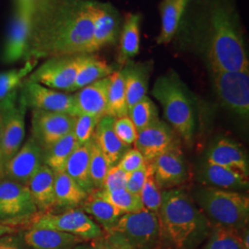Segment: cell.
I'll use <instances>...</instances> for the list:
<instances>
[{
	"instance_id": "1",
	"label": "cell",
	"mask_w": 249,
	"mask_h": 249,
	"mask_svg": "<svg viewBox=\"0 0 249 249\" xmlns=\"http://www.w3.org/2000/svg\"><path fill=\"white\" fill-rule=\"evenodd\" d=\"M88 0H36L25 61L92 53Z\"/></svg>"
},
{
	"instance_id": "2",
	"label": "cell",
	"mask_w": 249,
	"mask_h": 249,
	"mask_svg": "<svg viewBox=\"0 0 249 249\" xmlns=\"http://www.w3.org/2000/svg\"><path fill=\"white\" fill-rule=\"evenodd\" d=\"M203 52L211 72L249 70L238 15L226 1H215L209 10Z\"/></svg>"
},
{
	"instance_id": "3",
	"label": "cell",
	"mask_w": 249,
	"mask_h": 249,
	"mask_svg": "<svg viewBox=\"0 0 249 249\" xmlns=\"http://www.w3.org/2000/svg\"><path fill=\"white\" fill-rule=\"evenodd\" d=\"M161 247L167 249H197L207 240L212 223L182 188L162 191L157 213Z\"/></svg>"
},
{
	"instance_id": "4",
	"label": "cell",
	"mask_w": 249,
	"mask_h": 249,
	"mask_svg": "<svg viewBox=\"0 0 249 249\" xmlns=\"http://www.w3.org/2000/svg\"><path fill=\"white\" fill-rule=\"evenodd\" d=\"M151 95L160 103L166 123L185 142H193L196 114L193 101L178 73L170 71L154 82Z\"/></svg>"
},
{
	"instance_id": "5",
	"label": "cell",
	"mask_w": 249,
	"mask_h": 249,
	"mask_svg": "<svg viewBox=\"0 0 249 249\" xmlns=\"http://www.w3.org/2000/svg\"><path fill=\"white\" fill-rule=\"evenodd\" d=\"M212 225L241 231L248 227L249 197L238 191L217 187H197L191 196Z\"/></svg>"
},
{
	"instance_id": "6",
	"label": "cell",
	"mask_w": 249,
	"mask_h": 249,
	"mask_svg": "<svg viewBox=\"0 0 249 249\" xmlns=\"http://www.w3.org/2000/svg\"><path fill=\"white\" fill-rule=\"evenodd\" d=\"M132 249H160V223L157 214L142 210L123 214L112 229Z\"/></svg>"
},
{
	"instance_id": "7",
	"label": "cell",
	"mask_w": 249,
	"mask_h": 249,
	"mask_svg": "<svg viewBox=\"0 0 249 249\" xmlns=\"http://www.w3.org/2000/svg\"><path fill=\"white\" fill-rule=\"evenodd\" d=\"M30 228H43L67 232L84 241L100 238L105 231L81 209L67 210L62 213L36 214L30 222Z\"/></svg>"
},
{
	"instance_id": "8",
	"label": "cell",
	"mask_w": 249,
	"mask_h": 249,
	"mask_svg": "<svg viewBox=\"0 0 249 249\" xmlns=\"http://www.w3.org/2000/svg\"><path fill=\"white\" fill-rule=\"evenodd\" d=\"M214 90L223 107L244 121L249 118V70L211 72Z\"/></svg>"
},
{
	"instance_id": "9",
	"label": "cell",
	"mask_w": 249,
	"mask_h": 249,
	"mask_svg": "<svg viewBox=\"0 0 249 249\" xmlns=\"http://www.w3.org/2000/svg\"><path fill=\"white\" fill-rule=\"evenodd\" d=\"M79 58L80 54L49 57L35 71L32 72L27 80L37 82L50 89L68 92L73 91Z\"/></svg>"
},
{
	"instance_id": "10",
	"label": "cell",
	"mask_w": 249,
	"mask_h": 249,
	"mask_svg": "<svg viewBox=\"0 0 249 249\" xmlns=\"http://www.w3.org/2000/svg\"><path fill=\"white\" fill-rule=\"evenodd\" d=\"M27 108L26 104L20 94H18L17 100L0 107V115L3 120L1 142L2 170L20 149L25 134Z\"/></svg>"
},
{
	"instance_id": "11",
	"label": "cell",
	"mask_w": 249,
	"mask_h": 249,
	"mask_svg": "<svg viewBox=\"0 0 249 249\" xmlns=\"http://www.w3.org/2000/svg\"><path fill=\"white\" fill-rule=\"evenodd\" d=\"M38 213L27 186L9 179L0 181V220L30 221Z\"/></svg>"
},
{
	"instance_id": "12",
	"label": "cell",
	"mask_w": 249,
	"mask_h": 249,
	"mask_svg": "<svg viewBox=\"0 0 249 249\" xmlns=\"http://www.w3.org/2000/svg\"><path fill=\"white\" fill-rule=\"evenodd\" d=\"M19 94L24 100L27 107L33 110L56 112L77 116L73 95L56 89L47 88L37 82L24 80Z\"/></svg>"
},
{
	"instance_id": "13",
	"label": "cell",
	"mask_w": 249,
	"mask_h": 249,
	"mask_svg": "<svg viewBox=\"0 0 249 249\" xmlns=\"http://www.w3.org/2000/svg\"><path fill=\"white\" fill-rule=\"evenodd\" d=\"M76 116L34 109L32 113V137L43 151L73 131Z\"/></svg>"
},
{
	"instance_id": "14",
	"label": "cell",
	"mask_w": 249,
	"mask_h": 249,
	"mask_svg": "<svg viewBox=\"0 0 249 249\" xmlns=\"http://www.w3.org/2000/svg\"><path fill=\"white\" fill-rule=\"evenodd\" d=\"M33 4L15 2V9L4 46L3 59L7 63L24 58L31 34Z\"/></svg>"
},
{
	"instance_id": "15",
	"label": "cell",
	"mask_w": 249,
	"mask_h": 249,
	"mask_svg": "<svg viewBox=\"0 0 249 249\" xmlns=\"http://www.w3.org/2000/svg\"><path fill=\"white\" fill-rule=\"evenodd\" d=\"M135 148L142 154L147 163L160 154L180 147L178 134L164 121L158 119L153 124L138 132Z\"/></svg>"
},
{
	"instance_id": "16",
	"label": "cell",
	"mask_w": 249,
	"mask_h": 249,
	"mask_svg": "<svg viewBox=\"0 0 249 249\" xmlns=\"http://www.w3.org/2000/svg\"><path fill=\"white\" fill-rule=\"evenodd\" d=\"M152 176L161 189L177 188L188 178V167L180 147L166 151L149 162Z\"/></svg>"
},
{
	"instance_id": "17",
	"label": "cell",
	"mask_w": 249,
	"mask_h": 249,
	"mask_svg": "<svg viewBox=\"0 0 249 249\" xmlns=\"http://www.w3.org/2000/svg\"><path fill=\"white\" fill-rule=\"evenodd\" d=\"M43 164L44 151L31 137L5 165L3 176L7 179L27 186L30 179Z\"/></svg>"
},
{
	"instance_id": "18",
	"label": "cell",
	"mask_w": 249,
	"mask_h": 249,
	"mask_svg": "<svg viewBox=\"0 0 249 249\" xmlns=\"http://www.w3.org/2000/svg\"><path fill=\"white\" fill-rule=\"evenodd\" d=\"M92 21V52L116 44L119 36V18L110 5L95 1L87 3Z\"/></svg>"
},
{
	"instance_id": "19",
	"label": "cell",
	"mask_w": 249,
	"mask_h": 249,
	"mask_svg": "<svg viewBox=\"0 0 249 249\" xmlns=\"http://www.w3.org/2000/svg\"><path fill=\"white\" fill-rule=\"evenodd\" d=\"M205 160L249 176V157L240 145L229 138H220L208 149Z\"/></svg>"
},
{
	"instance_id": "20",
	"label": "cell",
	"mask_w": 249,
	"mask_h": 249,
	"mask_svg": "<svg viewBox=\"0 0 249 249\" xmlns=\"http://www.w3.org/2000/svg\"><path fill=\"white\" fill-rule=\"evenodd\" d=\"M110 76L85 86L73 95L77 116H107Z\"/></svg>"
},
{
	"instance_id": "21",
	"label": "cell",
	"mask_w": 249,
	"mask_h": 249,
	"mask_svg": "<svg viewBox=\"0 0 249 249\" xmlns=\"http://www.w3.org/2000/svg\"><path fill=\"white\" fill-rule=\"evenodd\" d=\"M198 180L207 187L225 190L244 191L249 188V178L235 170L229 169L203 160L197 170Z\"/></svg>"
},
{
	"instance_id": "22",
	"label": "cell",
	"mask_w": 249,
	"mask_h": 249,
	"mask_svg": "<svg viewBox=\"0 0 249 249\" xmlns=\"http://www.w3.org/2000/svg\"><path fill=\"white\" fill-rule=\"evenodd\" d=\"M151 70L150 63H134L131 60L125 63V66L121 69L124 75L128 110L147 96Z\"/></svg>"
},
{
	"instance_id": "23",
	"label": "cell",
	"mask_w": 249,
	"mask_h": 249,
	"mask_svg": "<svg viewBox=\"0 0 249 249\" xmlns=\"http://www.w3.org/2000/svg\"><path fill=\"white\" fill-rule=\"evenodd\" d=\"M22 233L30 249H73L85 242L75 235L51 229L29 228Z\"/></svg>"
},
{
	"instance_id": "24",
	"label": "cell",
	"mask_w": 249,
	"mask_h": 249,
	"mask_svg": "<svg viewBox=\"0 0 249 249\" xmlns=\"http://www.w3.org/2000/svg\"><path fill=\"white\" fill-rule=\"evenodd\" d=\"M27 187L35 200L38 213H50L54 208V173L45 164H43Z\"/></svg>"
},
{
	"instance_id": "25",
	"label": "cell",
	"mask_w": 249,
	"mask_h": 249,
	"mask_svg": "<svg viewBox=\"0 0 249 249\" xmlns=\"http://www.w3.org/2000/svg\"><path fill=\"white\" fill-rule=\"evenodd\" d=\"M114 117L104 116L99 120L93 137L100 149L105 153L111 166H115L124 155V152L130 149L122 142L114 131Z\"/></svg>"
},
{
	"instance_id": "26",
	"label": "cell",
	"mask_w": 249,
	"mask_h": 249,
	"mask_svg": "<svg viewBox=\"0 0 249 249\" xmlns=\"http://www.w3.org/2000/svg\"><path fill=\"white\" fill-rule=\"evenodd\" d=\"M115 72L114 67L92 53L80 54L78 71L73 91L79 90L97 80L105 79Z\"/></svg>"
},
{
	"instance_id": "27",
	"label": "cell",
	"mask_w": 249,
	"mask_h": 249,
	"mask_svg": "<svg viewBox=\"0 0 249 249\" xmlns=\"http://www.w3.org/2000/svg\"><path fill=\"white\" fill-rule=\"evenodd\" d=\"M81 187L65 172L54 173V207L75 209L88 197Z\"/></svg>"
},
{
	"instance_id": "28",
	"label": "cell",
	"mask_w": 249,
	"mask_h": 249,
	"mask_svg": "<svg viewBox=\"0 0 249 249\" xmlns=\"http://www.w3.org/2000/svg\"><path fill=\"white\" fill-rule=\"evenodd\" d=\"M64 172L87 194L89 195L95 190L89 174V142L79 145L74 150L66 163Z\"/></svg>"
},
{
	"instance_id": "29",
	"label": "cell",
	"mask_w": 249,
	"mask_h": 249,
	"mask_svg": "<svg viewBox=\"0 0 249 249\" xmlns=\"http://www.w3.org/2000/svg\"><path fill=\"white\" fill-rule=\"evenodd\" d=\"M80 206L82 207L81 210L89 215L95 223H98L99 226L106 232L112 231L117 221L124 214L115 206L92 193Z\"/></svg>"
},
{
	"instance_id": "30",
	"label": "cell",
	"mask_w": 249,
	"mask_h": 249,
	"mask_svg": "<svg viewBox=\"0 0 249 249\" xmlns=\"http://www.w3.org/2000/svg\"><path fill=\"white\" fill-rule=\"evenodd\" d=\"M141 20L140 14L129 13L125 16L124 25L120 34V48L118 61L125 64L140 52L141 43Z\"/></svg>"
},
{
	"instance_id": "31",
	"label": "cell",
	"mask_w": 249,
	"mask_h": 249,
	"mask_svg": "<svg viewBox=\"0 0 249 249\" xmlns=\"http://www.w3.org/2000/svg\"><path fill=\"white\" fill-rule=\"evenodd\" d=\"M189 0H163L160 6L161 26L157 43L167 44L177 34Z\"/></svg>"
},
{
	"instance_id": "32",
	"label": "cell",
	"mask_w": 249,
	"mask_h": 249,
	"mask_svg": "<svg viewBox=\"0 0 249 249\" xmlns=\"http://www.w3.org/2000/svg\"><path fill=\"white\" fill-rule=\"evenodd\" d=\"M36 61H25L22 68L0 73V107L17 100L23 79L32 73Z\"/></svg>"
},
{
	"instance_id": "33",
	"label": "cell",
	"mask_w": 249,
	"mask_h": 249,
	"mask_svg": "<svg viewBox=\"0 0 249 249\" xmlns=\"http://www.w3.org/2000/svg\"><path fill=\"white\" fill-rule=\"evenodd\" d=\"M79 146L73 131L53 143L44 151V164L53 173L65 171L66 163L72 152Z\"/></svg>"
},
{
	"instance_id": "34",
	"label": "cell",
	"mask_w": 249,
	"mask_h": 249,
	"mask_svg": "<svg viewBox=\"0 0 249 249\" xmlns=\"http://www.w3.org/2000/svg\"><path fill=\"white\" fill-rule=\"evenodd\" d=\"M127 114L128 109L126 105L124 75L120 70L110 76L107 115L114 118H119L127 116Z\"/></svg>"
},
{
	"instance_id": "35",
	"label": "cell",
	"mask_w": 249,
	"mask_h": 249,
	"mask_svg": "<svg viewBox=\"0 0 249 249\" xmlns=\"http://www.w3.org/2000/svg\"><path fill=\"white\" fill-rule=\"evenodd\" d=\"M92 194L115 206L116 209L124 214L139 213L144 210L140 195L133 194L127 191L125 188L111 191L100 189L94 190Z\"/></svg>"
},
{
	"instance_id": "36",
	"label": "cell",
	"mask_w": 249,
	"mask_h": 249,
	"mask_svg": "<svg viewBox=\"0 0 249 249\" xmlns=\"http://www.w3.org/2000/svg\"><path fill=\"white\" fill-rule=\"evenodd\" d=\"M203 249H245L241 241L240 231L213 225Z\"/></svg>"
},
{
	"instance_id": "37",
	"label": "cell",
	"mask_w": 249,
	"mask_h": 249,
	"mask_svg": "<svg viewBox=\"0 0 249 249\" xmlns=\"http://www.w3.org/2000/svg\"><path fill=\"white\" fill-rule=\"evenodd\" d=\"M112 168L105 153L100 149L94 137L89 141V174L95 190L103 188L105 178Z\"/></svg>"
},
{
	"instance_id": "38",
	"label": "cell",
	"mask_w": 249,
	"mask_h": 249,
	"mask_svg": "<svg viewBox=\"0 0 249 249\" xmlns=\"http://www.w3.org/2000/svg\"><path fill=\"white\" fill-rule=\"evenodd\" d=\"M127 116L135 124L138 132L159 119L158 109L149 96H145L128 110Z\"/></svg>"
},
{
	"instance_id": "39",
	"label": "cell",
	"mask_w": 249,
	"mask_h": 249,
	"mask_svg": "<svg viewBox=\"0 0 249 249\" xmlns=\"http://www.w3.org/2000/svg\"><path fill=\"white\" fill-rule=\"evenodd\" d=\"M161 195L162 190L156 183L150 167V173L140 193L143 208L149 212L157 214L161 203Z\"/></svg>"
},
{
	"instance_id": "40",
	"label": "cell",
	"mask_w": 249,
	"mask_h": 249,
	"mask_svg": "<svg viewBox=\"0 0 249 249\" xmlns=\"http://www.w3.org/2000/svg\"><path fill=\"white\" fill-rule=\"evenodd\" d=\"M101 118L89 115L76 116L73 133L79 145H85L89 142Z\"/></svg>"
},
{
	"instance_id": "41",
	"label": "cell",
	"mask_w": 249,
	"mask_h": 249,
	"mask_svg": "<svg viewBox=\"0 0 249 249\" xmlns=\"http://www.w3.org/2000/svg\"><path fill=\"white\" fill-rule=\"evenodd\" d=\"M114 131L117 138L129 147L135 143L138 137V130L128 116L115 119Z\"/></svg>"
},
{
	"instance_id": "42",
	"label": "cell",
	"mask_w": 249,
	"mask_h": 249,
	"mask_svg": "<svg viewBox=\"0 0 249 249\" xmlns=\"http://www.w3.org/2000/svg\"><path fill=\"white\" fill-rule=\"evenodd\" d=\"M146 163L147 162L144 159L142 154L136 148H133V149H128L124 152V155L117 162L116 166L122 171H124V173L130 174L142 168Z\"/></svg>"
},
{
	"instance_id": "43",
	"label": "cell",
	"mask_w": 249,
	"mask_h": 249,
	"mask_svg": "<svg viewBox=\"0 0 249 249\" xmlns=\"http://www.w3.org/2000/svg\"><path fill=\"white\" fill-rule=\"evenodd\" d=\"M95 249H132L116 232L109 231L95 240L90 241Z\"/></svg>"
},
{
	"instance_id": "44",
	"label": "cell",
	"mask_w": 249,
	"mask_h": 249,
	"mask_svg": "<svg viewBox=\"0 0 249 249\" xmlns=\"http://www.w3.org/2000/svg\"><path fill=\"white\" fill-rule=\"evenodd\" d=\"M150 173L149 163L143 165L142 168L127 175V180L125 184V189L133 194L140 195L143 186Z\"/></svg>"
},
{
	"instance_id": "45",
	"label": "cell",
	"mask_w": 249,
	"mask_h": 249,
	"mask_svg": "<svg viewBox=\"0 0 249 249\" xmlns=\"http://www.w3.org/2000/svg\"><path fill=\"white\" fill-rule=\"evenodd\" d=\"M127 175L124 171L118 168L116 165L109 170L107 177L105 178L103 188L104 190L111 191L116 189L125 188V184L127 180Z\"/></svg>"
},
{
	"instance_id": "46",
	"label": "cell",
	"mask_w": 249,
	"mask_h": 249,
	"mask_svg": "<svg viewBox=\"0 0 249 249\" xmlns=\"http://www.w3.org/2000/svg\"><path fill=\"white\" fill-rule=\"evenodd\" d=\"M0 249H30L23 239V233L13 232L0 237Z\"/></svg>"
},
{
	"instance_id": "47",
	"label": "cell",
	"mask_w": 249,
	"mask_h": 249,
	"mask_svg": "<svg viewBox=\"0 0 249 249\" xmlns=\"http://www.w3.org/2000/svg\"><path fill=\"white\" fill-rule=\"evenodd\" d=\"M17 229L14 226H11L7 223H0V237L6 234L16 232Z\"/></svg>"
},
{
	"instance_id": "48",
	"label": "cell",
	"mask_w": 249,
	"mask_h": 249,
	"mask_svg": "<svg viewBox=\"0 0 249 249\" xmlns=\"http://www.w3.org/2000/svg\"><path fill=\"white\" fill-rule=\"evenodd\" d=\"M240 236L244 249H249V231L248 227L241 230Z\"/></svg>"
},
{
	"instance_id": "49",
	"label": "cell",
	"mask_w": 249,
	"mask_h": 249,
	"mask_svg": "<svg viewBox=\"0 0 249 249\" xmlns=\"http://www.w3.org/2000/svg\"><path fill=\"white\" fill-rule=\"evenodd\" d=\"M73 249H95L92 243L90 241H85V242H82L79 245H77L75 248Z\"/></svg>"
},
{
	"instance_id": "50",
	"label": "cell",
	"mask_w": 249,
	"mask_h": 249,
	"mask_svg": "<svg viewBox=\"0 0 249 249\" xmlns=\"http://www.w3.org/2000/svg\"><path fill=\"white\" fill-rule=\"evenodd\" d=\"M2 132H3V120L0 115V166H1V142H2ZM2 168V167H1ZM3 171V170H2Z\"/></svg>"
},
{
	"instance_id": "51",
	"label": "cell",
	"mask_w": 249,
	"mask_h": 249,
	"mask_svg": "<svg viewBox=\"0 0 249 249\" xmlns=\"http://www.w3.org/2000/svg\"><path fill=\"white\" fill-rule=\"evenodd\" d=\"M36 0H15V2L18 3H26V4H33L36 2Z\"/></svg>"
},
{
	"instance_id": "52",
	"label": "cell",
	"mask_w": 249,
	"mask_h": 249,
	"mask_svg": "<svg viewBox=\"0 0 249 249\" xmlns=\"http://www.w3.org/2000/svg\"><path fill=\"white\" fill-rule=\"evenodd\" d=\"M2 176H3V171H2V168L0 166V177H2Z\"/></svg>"
}]
</instances>
